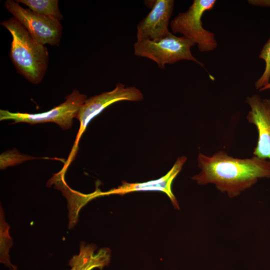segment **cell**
Wrapping results in <instances>:
<instances>
[{"label": "cell", "instance_id": "6", "mask_svg": "<svg viewBox=\"0 0 270 270\" xmlns=\"http://www.w3.org/2000/svg\"><path fill=\"white\" fill-rule=\"evenodd\" d=\"M87 96L74 90L66 98V100L50 110L42 113L28 114L12 112L8 110H0V120H12L14 122H26L36 124L54 122L63 130L70 128L72 120L76 118L78 110L86 100Z\"/></svg>", "mask_w": 270, "mask_h": 270}, {"label": "cell", "instance_id": "3", "mask_svg": "<svg viewBox=\"0 0 270 270\" xmlns=\"http://www.w3.org/2000/svg\"><path fill=\"white\" fill-rule=\"evenodd\" d=\"M195 44L185 36L178 37L170 32L159 40L136 41L134 45V54L153 60L162 69L166 64L182 60H191L204 67V64L192 54L191 48Z\"/></svg>", "mask_w": 270, "mask_h": 270}, {"label": "cell", "instance_id": "9", "mask_svg": "<svg viewBox=\"0 0 270 270\" xmlns=\"http://www.w3.org/2000/svg\"><path fill=\"white\" fill-rule=\"evenodd\" d=\"M246 102L250 108L246 120L256 126L258 132L254 156L270 161V98H262L254 94L248 96Z\"/></svg>", "mask_w": 270, "mask_h": 270}, {"label": "cell", "instance_id": "8", "mask_svg": "<svg viewBox=\"0 0 270 270\" xmlns=\"http://www.w3.org/2000/svg\"><path fill=\"white\" fill-rule=\"evenodd\" d=\"M174 3V0L147 1L146 5L151 10L137 26V41L159 40L170 32L168 26Z\"/></svg>", "mask_w": 270, "mask_h": 270}, {"label": "cell", "instance_id": "1", "mask_svg": "<svg viewBox=\"0 0 270 270\" xmlns=\"http://www.w3.org/2000/svg\"><path fill=\"white\" fill-rule=\"evenodd\" d=\"M199 174L191 178L200 185L212 184L233 198L251 188L262 178H270V161L253 156L240 158L218 150L212 156L200 152L198 156Z\"/></svg>", "mask_w": 270, "mask_h": 270}, {"label": "cell", "instance_id": "7", "mask_svg": "<svg viewBox=\"0 0 270 270\" xmlns=\"http://www.w3.org/2000/svg\"><path fill=\"white\" fill-rule=\"evenodd\" d=\"M4 6L36 42L58 46L62 28L60 21L24 8L16 0H7Z\"/></svg>", "mask_w": 270, "mask_h": 270}, {"label": "cell", "instance_id": "15", "mask_svg": "<svg viewBox=\"0 0 270 270\" xmlns=\"http://www.w3.org/2000/svg\"><path fill=\"white\" fill-rule=\"evenodd\" d=\"M248 2L254 6L270 8V0H248Z\"/></svg>", "mask_w": 270, "mask_h": 270}, {"label": "cell", "instance_id": "2", "mask_svg": "<svg viewBox=\"0 0 270 270\" xmlns=\"http://www.w3.org/2000/svg\"><path fill=\"white\" fill-rule=\"evenodd\" d=\"M12 36L10 56L18 72L30 82L40 83L46 72L48 53L14 17L0 22Z\"/></svg>", "mask_w": 270, "mask_h": 270}, {"label": "cell", "instance_id": "13", "mask_svg": "<svg viewBox=\"0 0 270 270\" xmlns=\"http://www.w3.org/2000/svg\"><path fill=\"white\" fill-rule=\"evenodd\" d=\"M10 227L4 221V212L0 208V262L10 270H16L17 266L10 261L9 250L12 246V239L9 235Z\"/></svg>", "mask_w": 270, "mask_h": 270}, {"label": "cell", "instance_id": "5", "mask_svg": "<svg viewBox=\"0 0 270 270\" xmlns=\"http://www.w3.org/2000/svg\"><path fill=\"white\" fill-rule=\"evenodd\" d=\"M143 98V94L136 87H125L124 84L118 82L113 90L86 98L76 118L80 122V129L64 169H66L74 158L80 137L94 118L114 103L122 100L138 102L142 100Z\"/></svg>", "mask_w": 270, "mask_h": 270}, {"label": "cell", "instance_id": "14", "mask_svg": "<svg viewBox=\"0 0 270 270\" xmlns=\"http://www.w3.org/2000/svg\"><path fill=\"white\" fill-rule=\"evenodd\" d=\"M259 58L264 61L266 65L264 72L255 82V88L258 90L270 82V38L263 46Z\"/></svg>", "mask_w": 270, "mask_h": 270}, {"label": "cell", "instance_id": "16", "mask_svg": "<svg viewBox=\"0 0 270 270\" xmlns=\"http://www.w3.org/2000/svg\"><path fill=\"white\" fill-rule=\"evenodd\" d=\"M268 89H270V82L266 86H265L263 87L261 89H260L259 90V91L262 92V91L266 90H268Z\"/></svg>", "mask_w": 270, "mask_h": 270}, {"label": "cell", "instance_id": "12", "mask_svg": "<svg viewBox=\"0 0 270 270\" xmlns=\"http://www.w3.org/2000/svg\"><path fill=\"white\" fill-rule=\"evenodd\" d=\"M27 6L32 12L60 21L62 19L58 0H16Z\"/></svg>", "mask_w": 270, "mask_h": 270}, {"label": "cell", "instance_id": "11", "mask_svg": "<svg viewBox=\"0 0 270 270\" xmlns=\"http://www.w3.org/2000/svg\"><path fill=\"white\" fill-rule=\"evenodd\" d=\"M96 249L94 244L82 246L79 254L70 260V266L76 270H92L95 268L102 270L110 263V252L108 248H103L94 254Z\"/></svg>", "mask_w": 270, "mask_h": 270}, {"label": "cell", "instance_id": "17", "mask_svg": "<svg viewBox=\"0 0 270 270\" xmlns=\"http://www.w3.org/2000/svg\"><path fill=\"white\" fill-rule=\"evenodd\" d=\"M76 270L75 268H72L70 270Z\"/></svg>", "mask_w": 270, "mask_h": 270}, {"label": "cell", "instance_id": "4", "mask_svg": "<svg viewBox=\"0 0 270 270\" xmlns=\"http://www.w3.org/2000/svg\"><path fill=\"white\" fill-rule=\"evenodd\" d=\"M215 0H194L188 10L179 13L170 22V28L174 34L180 33L197 44L201 52L214 50L218 46L212 32L202 26V18L204 14L212 10Z\"/></svg>", "mask_w": 270, "mask_h": 270}, {"label": "cell", "instance_id": "10", "mask_svg": "<svg viewBox=\"0 0 270 270\" xmlns=\"http://www.w3.org/2000/svg\"><path fill=\"white\" fill-rule=\"evenodd\" d=\"M187 158L181 156L177 158L172 168L164 176L141 183L124 182L120 186L108 192H102V196L112 194H124L128 192L140 191H158L166 194L170 198L174 206L179 209L178 203L172 193V184L174 180L181 171Z\"/></svg>", "mask_w": 270, "mask_h": 270}]
</instances>
